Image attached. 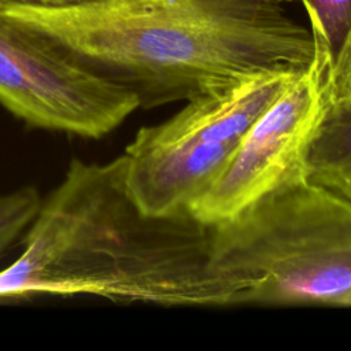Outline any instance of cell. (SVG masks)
Here are the masks:
<instances>
[{
	"label": "cell",
	"instance_id": "1",
	"mask_svg": "<svg viewBox=\"0 0 351 351\" xmlns=\"http://www.w3.org/2000/svg\"><path fill=\"white\" fill-rule=\"evenodd\" d=\"M96 296L160 306L245 304L211 267V225L189 208L149 214L132 196L123 154L73 159L43 197L22 254L0 270V300Z\"/></svg>",
	"mask_w": 351,
	"mask_h": 351
},
{
	"label": "cell",
	"instance_id": "2",
	"mask_svg": "<svg viewBox=\"0 0 351 351\" xmlns=\"http://www.w3.org/2000/svg\"><path fill=\"white\" fill-rule=\"evenodd\" d=\"M0 10L144 110L314 60L311 30L277 0L0 1Z\"/></svg>",
	"mask_w": 351,
	"mask_h": 351
},
{
	"label": "cell",
	"instance_id": "3",
	"mask_svg": "<svg viewBox=\"0 0 351 351\" xmlns=\"http://www.w3.org/2000/svg\"><path fill=\"white\" fill-rule=\"evenodd\" d=\"M211 267L245 304L351 307V199L308 180L211 225Z\"/></svg>",
	"mask_w": 351,
	"mask_h": 351
},
{
	"label": "cell",
	"instance_id": "4",
	"mask_svg": "<svg viewBox=\"0 0 351 351\" xmlns=\"http://www.w3.org/2000/svg\"><path fill=\"white\" fill-rule=\"evenodd\" d=\"M302 70L244 77L186 100L160 123L140 128L123 152L128 188L137 204L149 214L189 208Z\"/></svg>",
	"mask_w": 351,
	"mask_h": 351
},
{
	"label": "cell",
	"instance_id": "5",
	"mask_svg": "<svg viewBox=\"0 0 351 351\" xmlns=\"http://www.w3.org/2000/svg\"><path fill=\"white\" fill-rule=\"evenodd\" d=\"M0 104L30 126L85 138L138 108L128 90L86 71L0 10Z\"/></svg>",
	"mask_w": 351,
	"mask_h": 351
},
{
	"label": "cell",
	"instance_id": "6",
	"mask_svg": "<svg viewBox=\"0 0 351 351\" xmlns=\"http://www.w3.org/2000/svg\"><path fill=\"white\" fill-rule=\"evenodd\" d=\"M326 110L325 81L311 63L254 122L215 181L191 206L207 225L307 180V156Z\"/></svg>",
	"mask_w": 351,
	"mask_h": 351
},
{
	"label": "cell",
	"instance_id": "7",
	"mask_svg": "<svg viewBox=\"0 0 351 351\" xmlns=\"http://www.w3.org/2000/svg\"><path fill=\"white\" fill-rule=\"evenodd\" d=\"M307 180L351 195V97L326 106L308 151Z\"/></svg>",
	"mask_w": 351,
	"mask_h": 351
},
{
	"label": "cell",
	"instance_id": "8",
	"mask_svg": "<svg viewBox=\"0 0 351 351\" xmlns=\"http://www.w3.org/2000/svg\"><path fill=\"white\" fill-rule=\"evenodd\" d=\"M314 41L313 64L324 81L351 34V0H302Z\"/></svg>",
	"mask_w": 351,
	"mask_h": 351
},
{
	"label": "cell",
	"instance_id": "9",
	"mask_svg": "<svg viewBox=\"0 0 351 351\" xmlns=\"http://www.w3.org/2000/svg\"><path fill=\"white\" fill-rule=\"evenodd\" d=\"M41 200L34 186L0 193V254L25 234L38 213Z\"/></svg>",
	"mask_w": 351,
	"mask_h": 351
},
{
	"label": "cell",
	"instance_id": "10",
	"mask_svg": "<svg viewBox=\"0 0 351 351\" xmlns=\"http://www.w3.org/2000/svg\"><path fill=\"white\" fill-rule=\"evenodd\" d=\"M325 93L328 106L351 97V34L343 44L326 75Z\"/></svg>",
	"mask_w": 351,
	"mask_h": 351
},
{
	"label": "cell",
	"instance_id": "11",
	"mask_svg": "<svg viewBox=\"0 0 351 351\" xmlns=\"http://www.w3.org/2000/svg\"><path fill=\"white\" fill-rule=\"evenodd\" d=\"M0 1H15V3H29V4H44V5H64L81 3L85 0H0Z\"/></svg>",
	"mask_w": 351,
	"mask_h": 351
},
{
	"label": "cell",
	"instance_id": "12",
	"mask_svg": "<svg viewBox=\"0 0 351 351\" xmlns=\"http://www.w3.org/2000/svg\"><path fill=\"white\" fill-rule=\"evenodd\" d=\"M277 1H284V0H277Z\"/></svg>",
	"mask_w": 351,
	"mask_h": 351
},
{
	"label": "cell",
	"instance_id": "13",
	"mask_svg": "<svg viewBox=\"0 0 351 351\" xmlns=\"http://www.w3.org/2000/svg\"><path fill=\"white\" fill-rule=\"evenodd\" d=\"M348 197H350V199H351V195H350V196H348Z\"/></svg>",
	"mask_w": 351,
	"mask_h": 351
}]
</instances>
